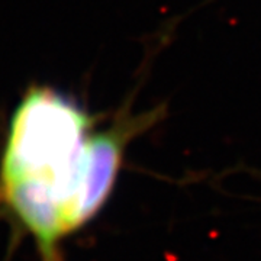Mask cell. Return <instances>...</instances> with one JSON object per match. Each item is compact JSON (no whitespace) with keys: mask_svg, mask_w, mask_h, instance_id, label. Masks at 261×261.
Here are the masks:
<instances>
[{"mask_svg":"<svg viewBox=\"0 0 261 261\" xmlns=\"http://www.w3.org/2000/svg\"><path fill=\"white\" fill-rule=\"evenodd\" d=\"M163 116V108L123 109L93 132L96 118L75 100L48 86L28 87L0 155V215L29 233L41 261H64L63 240L102 209L128 145Z\"/></svg>","mask_w":261,"mask_h":261,"instance_id":"6da1fadb","label":"cell"}]
</instances>
